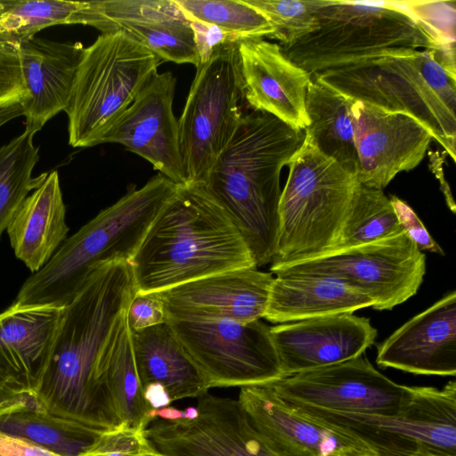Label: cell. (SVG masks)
<instances>
[{
	"label": "cell",
	"mask_w": 456,
	"mask_h": 456,
	"mask_svg": "<svg viewBox=\"0 0 456 456\" xmlns=\"http://www.w3.org/2000/svg\"><path fill=\"white\" fill-rule=\"evenodd\" d=\"M136 289L128 261L100 265L63 308L49 364L35 395L45 411L111 430L122 427L107 379L110 347Z\"/></svg>",
	"instance_id": "cell-1"
},
{
	"label": "cell",
	"mask_w": 456,
	"mask_h": 456,
	"mask_svg": "<svg viewBox=\"0 0 456 456\" xmlns=\"http://www.w3.org/2000/svg\"><path fill=\"white\" fill-rule=\"evenodd\" d=\"M192 21L215 26L240 41L273 37L265 16L244 0H175Z\"/></svg>",
	"instance_id": "cell-33"
},
{
	"label": "cell",
	"mask_w": 456,
	"mask_h": 456,
	"mask_svg": "<svg viewBox=\"0 0 456 456\" xmlns=\"http://www.w3.org/2000/svg\"><path fill=\"white\" fill-rule=\"evenodd\" d=\"M403 232L404 230L383 190L360 185L338 241L327 255L379 241Z\"/></svg>",
	"instance_id": "cell-32"
},
{
	"label": "cell",
	"mask_w": 456,
	"mask_h": 456,
	"mask_svg": "<svg viewBox=\"0 0 456 456\" xmlns=\"http://www.w3.org/2000/svg\"><path fill=\"white\" fill-rule=\"evenodd\" d=\"M175 85L171 72H156L101 143L122 144L148 160L160 175L176 184H185L178 120L173 112Z\"/></svg>",
	"instance_id": "cell-16"
},
{
	"label": "cell",
	"mask_w": 456,
	"mask_h": 456,
	"mask_svg": "<svg viewBox=\"0 0 456 456\" xmlns=\"http://www.w3.org/2000/svg\"><path fill=\"white\" fill-rule=\"evenodd\" d=\"M143 397L151 409L169 406L172 403L165 387L159 383H151L143 388Z\"/></svg>",
	"instance_id": "cell-43"
},
{
	"label": "cell",
	"mask_w": 456,
	"mask_h": 456,
	"mask_svg": "<svg viewBox=\"0 0 456 456\" xmlns=\"http://www.w3.org/2000/svg\"><path fill=\"white\" fill-rule=\"evenodd\" d=\"M149 456H165V455H162L160 453H159L158 452L154 454H151V455H149Z\"/></svg>",
	"instance_id": "cell-50"
},
{
	"label": "cell",
	"mask_w": 456,
	"mask_h": 456,
	"mask_svg": "<svg viewBox=\"0 0 456 456\" xmlns=\"http://www.w3.org/2000/svg\"><path fill=\"white\" fill-rule=\"evenodd\" d=\"M148 418L152 422L157 418L167 421H175L183 419V411L172 406H167L160 409H151L148 412Z\"/></svg>",
	"instance_id": "cell-46"
},
{
	"label": "cell",
	"mask_w": 456,
	"mask_h": 456,
	"mask_svg": "<svg viewBox=\"0 0 456 456\" xmlns=\"http://www.w3.org/2000/svg\"><path fill=\"white\" fill-rule=\"evenodd\" d=\"M130 333L142 390L151 383H159L172 402L208 393L207 380L186 354L167 322Z\"/></svg>",
	"instance_id": "cell-27"
},
{
	"label": "cell",
	"mask_w": 456,
	"mask_h": 456,
	"mask_svg": "<svg viewBox=\"0 0 456 456\" xmlns=\"http://www.w3.org/2000/svg\"><path fill=\"white\" fill-rule=\"evenodd\" d=\"M419 456H456L453 454H450L442 451L437 450H428Z\"/></svg>",
	"instance_id": "cell-49"
},
{
	"label": "cell",
	"mask_w": 456,
	"mask_h": 456,
	"mask_svg": "<svg viewBox=\"0 0 456 456\" xmlns=\"http://www.w3.org/2000/svg\"><path fill=\"white\" fill-rule=\"evenodd\" d=\"M256 267L208 275L156 292L167 320H230L249 322L264 318L273 281Z\"/></svg>",
	"instance_id": "cell-18"
},
{
	"label": "cell",
	"mask_w": 456,
	"mask_h": 456,
	"mask_svg": "<svg viewBox=\"0 0 456 456\" xmlns=\"http://www.w3.org/2000/svg\"><path fill=\"white\" fill-rule=\"evenodd\" d=\"M34 134L25 130L0 147V237L6 231L23 200L37 188L47 173L32 177L39 147Z\"/></svg>",
	"instance_id": "cell-31"
},
{
	"label": "cell",
	"mask_w": 456,
	"mask_h": 456,
	"mask_svg": "<svg viewBox=\"0 0 456 456\" xmlns=\"http://www.w3.org/2000/svg\"><path fill=\"white\" fill-rule=\"evenodd\" d=\"M0 456H59L24 439L0 431Z\"/></svg>",
	"instance_id": "cell-42"
},
{
	"label": "cell",
	"mask_w": 456,
	"mask_h": 456,
	"mask_svg": "<svg viewBox=\"0 0 456 456\" xmlns=\"http://www.w3.org/2000/svg\"><path fill=\"white\" fill-rule=\"evenodd\" d=\"M161 62L122 32L102 33L85 48L65 110L69 145L101 144Z\"/></svg>",
	"instance_id": "cell-8"
},
{
	"label": "cell",
	"mask_w": 456,
	"mask_h": 456,
	"mask_svg": "<svg viewBox=\"0 0 456 456\" xmlns=\"http://www.w3.org/2000/svg\"><path fill=\"white\" fill-rule=\"evenodd\" d=\"M20 115H23V110L20 102L0 106V127Z\"/></svg>",
	"instance_id": "cell-47"
},
{
	"label": "cell",
	"mask_w": 456,
	"mask_h": 456,
	"mask_svg": "<svg viewBox=\"0 0 456 456\" xmlns=\"http://www.w3.org/2000/svg\"><path fill=\"white\" fill-rule=\"evenodd\" d=\"M377 363L419 375L456 374V291L415 315L377 347Z\"/></svg>",
	"instance_id": "cell-23"
},
{
	"label": "cell",
	"mask_w": 456,
	"mask_h": 456,
	"mask_svg": "<svg viewBox=\"0 0 456 456\" xmlns=\"http://www.w3.org/2000/svg\"><path fill=\"white\" fill-rule=\"evenodd\" d=\"M425 273V254L406 232L273 272L337 279L365 294L379 311L392 310L414 296Z\"/></svg>",
	"instance_id": "cell-12"
},
{
	"label": "cell",
	"mask_w": 456,
	"mask_h": 456,
	"mask_svg": "<svg viewBox=\"0 0 456 456\" xmlns=\"http://www.w3.org/2000/svg\"><path fill=\"white\" fill-rule=\"evenodd\" d=\"M434 50L383 55L312 77L354 101L414 118L455 161L456 75Z\"/></svg>",
	"instance_id": "cell-5"
},
{
	"label": "cell",
	"mask_w": 456,
	"mask_h": 456,
	"mask_svg": "<svg viewBox=\"0 0 456 456\" xmlns=\"http://www.w3.org/2000/svg\"><path fill=\"white\" fill-rule=\"evenodd\" d=\"M0 431L59 456H83L108 430L53 414L32 402L0 415Z\"/></svg>",
	"instance_id": "cell-29"
},
{
	"label": "cell",
	"mask_w": 456,
	"mask_h": 456,
	"mask_svg": "<svg viewBox=\"0 0 456 456\" xmlns=\"http://www.w3.org/2000/svg\"><path fill=\"white\" fill-rule=\"evenodd\" d=\"M261 12L273 28L280 46L294 44L317 28L315 12L323 0H244Z\"/></svg>",
	"instance_id": "cell-36"
},
{
	"label": "cell",
	"mask_w": 456,
	"mask_h": 456,
	"mask_svg": "<svg viewBox=\"0 0 456 456\" xmlns=\"http://www.w3.org/2000/svg\"><path fill=\"white\" fill-rule=\"evenodd\" d=\"M27 95L18 50L0 44V106L21 102Z\"/></svg>",
	"instance_id": "cell-38"
},
{
	"label": "cell",
	"mask_w": 456,
	"mask_h": 456,
	"mask_svg": "<svg viewBox=\"0 0 456 456\" xmlns=\"http://www.w3.org/2000/svg\"><path fill=\"white\" fill-rule=\"evenodd\" d=\"M361 185L383 190L395 176L415 168L433 139L414 118L354 101L352 110Z\"/></svg>",
	"instance_id": "cell-17"
},
{
	"label": "cell",
	"mask_w": 456,
	"mask_h": 456,
	"mask_svg": "<svg viewBox=\"0 0 456 456\" xmlns=\"http://www.w3.org/2000/svg\"><path fill=\"white\" fill-rule=\"evenodd\" d=\"M317 28L294 44L281 46L292 62L311 75L383 55L434 50L433 35L391 1H323Z\"/></svg>",
	"instance_id": "cell-7"
},
{
	"label": "cell",
	"mask_w": 456,
	"mask_h": 456,
	"mask_svg": "<svg viewBox=\"0 0 456 456\" xmlns=\"http://www.w3.org/2000/svg\"><path fill=\"white\" fill-rule=\"evenodd\" d=\"M130 331H136L167 322L164 305L156 292H136L126 314Z\"/></svg>",
	"instance_id": "cell-39"
},
{
	"label": "cell",
	"mask_w": 456,
	"mask_h": 456,
	"mask_svg": "<svg viewBox=\"0 0 456 456\" xmlns=\"http://www.w3.org/2000/svg\"><path fill=\"white\" fill-rule=\"evenodd\" d=\"M197 409L194 419L151 422L150 445L165 456H291L256 430L238 400L206 393Z\"/></svg>",
	"instance_id": "cell-13"
},
{
	"label": "cell",
	"mask_w": 456,
	"mask_h": 456,
	"mask_svg": "<svg viewBox=\"0 0 456 456\" xmlns=\"http://www.w3.org/2000/svg\"><path fill=\"white\" fill-rule=\"evenodd\" d=\"M34 396L18 395L0 387V415L32 402Z\"/></svg>",
	"instance_id": "cell-44"
},
{
	"label": "cell",
	"mask_w": 456,
	"mask_h": 456,
	"mask_svg": "<svg viewBox=\"0 0 456 456\" xmlns=\"http://www.w3.org/2000/svg\"><path fill=\"white\" fill-rule=\"evenodd\" d=\"M389 200L400 224L419 249L444 255L443 248L431 237L415 211L396 196H392Z\"/></svg>",
	"instance_id": "cell-40"
},
{
	"label": "cell",
	"mask_w": 456,
	"mask_h": 456,
	"mask_svg": "<svg viewBox=\"0 0 456 456\" xmlns=\"http://www.w3.org/2000/svg\"><path fill=\"white\" fill-rule=\"evenodd\" d=\"M78 1L0 0V44L13 46L47 27L69 24Z\"/></svg>",
	"instance_id": "cell-34"
},
{
	"label": "cell",
	"mask_w": 456,
	"mask_h": 456,
	"mask_svg": "<svg viewBox=\"0 0 456 456\" xmlns=\"http://www.w3.org/2000/svg\"><path fill=\"white\" fill-rule=\"evenodd\" d=\"M69 230L59 174L52 171L23 200L6 232L15 256L34 273L54 255Z\"/></svg>",
	"instance_id": "cell-25"
},
{
	"label": "cell",
	"mask_w": 456,
	"mask_h": 456,
	"mask_svg": "<svg viewBox=\"0 0 456 456\" xmlns=\"http://www.w3.org/2000/svg\"><path fill=\"white\" fill-rule=\"evenodd\" d=\"M431 164L433 165L432 170L440 182L441 190L444 192L445 201L451 211L455 213V203L453 201L450 187L444 179L443 165L441 164V157L438 153H433V156H431Z\"/></svg>",
	"instance_id": "cell-45"
},
{
	"label": "cell",
	"mask_w": 456,
	"mask_h": 456,
	"mask_svg": "<svg viewBox=\"0 0 456 456\" xmlns=\"http://www.w3.org/2000/svg\"><path fill=\"white\" fill-rule=\"evenodd\" d=\"M239 44L221 45L196 67L178 119L185 184L204 183L243 117L240 102L244 98V83Z\"/></svg>",
	"instance_id": "cell-10"
},
{
	"label": "cell",
	"mask_w": 456,
	"mask_h": 456,
	"mask_svg": "<svg viewBox=\"0 0 456 456\" xmlns=\"http://www.w3.org/2000/svg\"><path fill=\"white\" fill-rule=\"evenodd\" d=\"M17 50L28 94L20 102L25 130L35 134L67 109L85 47L81 42L32 37L21 41Z\"/></svg>",
	"instance_id": "cell-24"
},
{
	"label": "cell",
	"mask_w": 456,
	"mask_h": 456,
	"mask_svg": "<svg viewBox=\"0 0 456 456\" xmlns=\"http://www.w3.org/2000/svg\"><path fill=\"white\" fill-rule=\"evenodd\" d=\"M287 166L272 273L330 252L361 185L355 175L322 153L305 134Z\"/></svg>",
	"instance_id": "cell-6"
},
{
	"label": "cell",
	"mask_w": 456,
	"mask_h": 456,
	"mask_svg": "<svg viewBox=\"0 0 456 456\" xmlns=\"http://www.w3.org/2000/svg\"><path fill=\"white\" fill-rule=\"evenodd\" d=\"M354 102L350 97L312 77L305 99L309 125L305 134L322 153L356 175L358 159L351 114Z\"/></svg>",
	"instance_id": "cell-28"
},
{
	"label": "cell",
	"mask_w": 456,
	"mask_h": 456,
	"mask_svg": "<svg viewBox=\"0 0 456 456\" xmlns=\"http://www.w3.org/2000/svg\"><path fill=\"white\" fill-rule=\"evenodd\" d=\"M279 398L297 413L355 436L378 456H419L428 450L456 455L454 380L442 389L412 387L410 399L395 415L334 411Z\"/></svg>",
	"instance_id": "cell-9"
},
{
	"label": "cell",
	"mask_w": 456,
	"mask_h": 456,
	"mask_svg": "<svg viewBox=\"0 0 456 456\" xmlns=\"http://www.w3.org/2000/svg\"><path fill=\"white\" fill-rule=\"evenodd\" d=\"M69 24L122 32L162 61L200 63L191 22L175 0L86 1Z\"/></svg>",
	"instance_id": "cell-15"
},
{
	"label": "cell",
	"mask_w": 456,
	"mask_h": 456,
	"mask_svg": "<svg viewBox=\"0 0 456 456\" xmlns=\"http://www.w3.org/2000/svg\"><path fill=\"white\" fill-rule=\"evenodd\" d=\"M63 308L12 304L0 313V387L35 396L50 362Z\"/></svg>",
	"instance_id": "cell-22"
},
{
	"label": "cell",
	"mask_w": 456,
	"mask_h": 456,
	"mask_svg": "<svg viewBox=\"0 0 456 456\" xmlns=\"http://www.w3.org/2000/svg\"><path fill=\"white\" fill-rule=\"evenodd\" d=\"M304 139L305 131L271 114L243 115L203 183L235 223L256 267L274 256L281 171Z\"/></svg>",
	"instance_id": "cell-3"
},
{
	"label": "cell",
	"mask_w": 456,
	"mask_h": 456,
	"mask_svg": "<svg viewBox=\"0 0 456 456\" xmlns=\"http://www.w3.org/2000/svg\"><path fill=\"white\" fill-rule=\"evenodd\" d=\"M156 452L144 430L123 426L106 431L83 456H149Z\"/></svg>",
	"instance_id": "cell-37"
},
{
	"label": "cell",
	"mask_w": 456,
	"mask_h": 456,
	"mask_svg": "<svg viewBox=\"0 0 456 456\" xmlns=\"http://www.w3.org/2000/svg\"><path fill=\"white\" fill-rule=\"evenodd\" d=\"M238 401L256 430L291 456H378L355 436L297 413L265 385L242 387Z\"/></svg>",
	"instance_id": "cell-20"
},
{
	"label": "cell",
	"mask_w": 456,
	"mask_h": 456,
	"mask_svg": "<svg viewBox=\"0 0 456 456\" xmlns=\"http://www.w3.org/2000/svg\"><path fill=\"white\" fill-rule=\"evenodd\" d=\"M106 372L122 425L145 430L151 408L143 397L126 319L109 350Z\"/></svg>",
	"instance_id": "cell-30"
},
{
	"label": "cell",
	"mask_w": 456,
	"mask_h": 456,
	"mask_svg": "<svg viewBox=\"0 0 456 456\" xmlns=\"http://www.w3.org/2000/svg\"><path fill=\"white\" fill-rule=\"evenodd\" d=\"M409 13L437 41L440 51L438 61L451 73L456 74V2L455 1H391Z\"/></svg>",
	"instance_id": "cell-35"
},
{
	"label": "cell",
	"mask_w": 456,
	"mask_h": 456,
	"mask_svg": "<svg viewBox=\"0 0 456 456\" xmlns=\"http://www.w3.org/2000/svg\"><path fill=\"white\" fill-rule=\"evenodd\" d=\"M270 332L282 378L362 355L378 335L369 318L353 314L281 323Z\"/></svg>",
	"instance_id": "cell-19"
},
{
	"label": "cell",
	"mask_w": 456,
	"mask_h": 456,
	"mask_svg": "<svg viewBox=\"0 0 456 456\" xmlns=\"http://www.w3.org/2000/svg\"><path fill=\"white\" fill-rule=\"evenodd\" d=\"M191 22L194 38L200 56V62L207 61L213 52L223 45L240 42L236 37L220 30L215 26Z\"/></svg>",
	"instance_id": "cell-41"
},
{
	"label": "cell",
	"mask_w": 456,
	"mask_h": 456,
	"mask_svg": "<svg viewBox=\"0 0 456 456\" xmlns=\"http://www.w3.org/2000/svg\"><path fill=\"white\" fill-rule=\"evenodd\" d=\"M276 275L264 315L273 323L353 314L373 305L365 294L334 278L301 273Z\"/></svg>",
	"instance_id": "cell-26"
},
{
	"label": "cell",
	"mask_w": 456,
	"mask_h": 456,
	"mask_svg": "<svg viewBox=\"0 0 456 456\" xmlns=\"http://www.w3.org/2000/svg\"><path fill=\"white\" fill-rule=\"evenodd\" d=\"M274 395L334 411L395 415L411 395L376 370L366 357L300 372L266 384Z\"/></svg>",
	"instance_id": "cell-14"
},
{
	"label": "cell",
	"mask_w": 456,
	"mask_h": 456,
	"mask_svg": "<svg viewBox=\"0 0 456 456\" xmlns=\"http://www.w3.org/2000/svg\"><path fill=\"white\" fill-rule=\"evenodd\" d=\"M129 264L140 293L256 267L235 223L203 183L177 185Z\"/></svg>",
	"instance_id": "cell-2"
},
{
	"label": "cell",
	"mask_w": 456,
	"mask_h": 456,
	"mask_svg": "<svg viewBox=\"0 0 456 456\" xmlns=\"http://www.w3.org/2000/svg\"><path fill=\"white\" fill-rule=\"evenodd\" d=\"M239 56L248 103L256 111L305 131L309 125L305 99L312 75L286 57L279 44L265 39L240 41Z\"/></svg>",
	"instance_id": "cell-21"
},
{
	"label": "cell",
	"mask_w": 456,
	"mask_h": 456,
	"mask_svg": "<svg viewBox=\"0 0 456 456\" xmlns=\"http://www.w3.org/2000/svg\"><path fill=\"white\" fill-rule=\"evenodd\" d=\"M209 388L264 385L282 378L270 327L260 320H167Z\"/></svg>",
	"instance_id": "cell-11"
},
{
	"label": "cell",
	"mask_w": 456,
	"mask_h": 456,
	"mask_svg": "<svg viewBox=\"0 0 456 456\" xmlns=\"http://www.w3.org/2000/svg\"><path fill=\"white\" fill-rule=\"evenodd\" d=\"M177 185L158 174L142 187L129 191L100 211L24 281L12 304L20 307L63 308L100 265L129 262Z\"/></svg>",
	"instance_id": "cell-4"
},
{
	"label": "cell",
	"mask_w": 456,
	"mask_h": 456,
	"mask_svg": "<svg viewBox=\"0 0 456 456\" xmlns=\"http://www.w3.org/2000/svg\"><path fill=\"white\" fill-rule=\"evenodd\" d=\"M183 411V419H194L199 416V411L197 407H187Z\"/></svg>",
	"instance_id": "cell-48"
}]
</instances>
